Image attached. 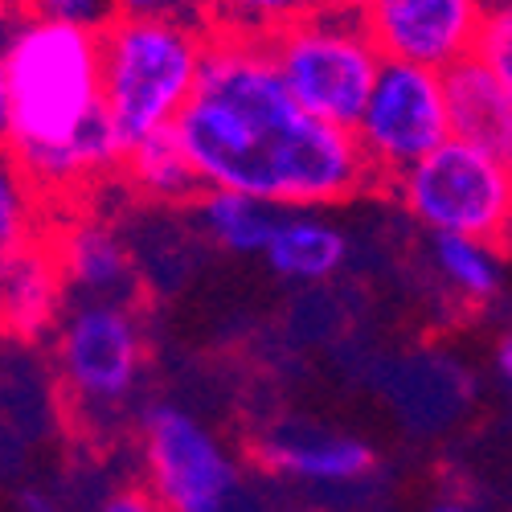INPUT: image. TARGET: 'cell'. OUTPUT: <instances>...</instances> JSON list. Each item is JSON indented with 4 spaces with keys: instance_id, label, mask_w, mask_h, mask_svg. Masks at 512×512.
<instances>
[{
    "instance_id": "6da1fadb",
    "label": "cell",
    "mask_w": 512,
    "mask_h": 512,
    "mask_svg": "<svg viewBox=\"0 0 512 512\" xmlns=\"http://www.w3.org/2000/svg\"><path fill=\"white\" fill-rule=\"evenodd\" d=\"M173 136L201 189L242 193L271 209H328L373 181L345 127L295 107L263 37L213 25Z\"/></svg>"
},
{
    "instance_id": "7a4b0ae2",
    "label": "cell",
    "mask_w": 512,
    "mask_h": 512,
    "mask_svg": "<svg viewBox=\"0 0 512 512\" xmlns=\"http://www.w3.org/2000/svg\"><path fill=\"white\" fill-rule=\"evenodd\" d=\"M9 144L37 197H66L119 168L123 148L99 107V33L13 13L0 29Z\"/></svg>"
},
{
    "instance_id": "3957f363",
    "label": "cell",
    "mask_w": 512,
    "mask_h": 512,
    "mask_svg": "<svg viewBox=\"0 0 512 512\" xmlns=\"http://www.w3.org/2000/svg\"><path fill=\"white\" fill-rule=\"evenodd\" d=\"M205 41L209 21L177 13L111 17L99 29V107L123 152L173 132L193 99Z\"/></svg>"
},
{
    "instance_id": "277c9868",
    "label": "cell",
    "mask_w": 512,
    "mask_h": 512,
    "mask_svg": "<svg viewBox=\"0 0 512 512\" xmlns=\"http://www.w3.org/2000/svg\"><path fill=\"white\" fill-rule=\"evenodd\" d=\"M263 46L295 107L345 132L357 123L373 78L386 62L369 41L361 17L324 5L263 37Z\"/></svg>"
},
{
    "instance_id": "5b68a950",
    "label": "cell",
    "mask_w": 512,
    "mask_h": 512,
    "mask_svg": "<svg viewBox=\"0 0 512 512\" xmlns=\"http://www.w3.org/2000/svg\"><path fill=\"white\" fill-rule=\"evenodd\" d=\"M410 218L435 238H472L504 250L512 234V160L463 140L439 144L431 156L394 177Z\"/></svg>"
},
{
    "instance_id": "8992f818",
    "label": "cell",
    "mask_w": 512,
    "mask_h": 512,
    "mask_svg": "<svg viewBox=\"0 0 512 512\" xmlns=\"http://www.w3.org/2000/svg\"><path fill=\"white\" fill-rule=\"evenodd\" d=\"M349 136L369 177H402L410 164L451 140L443 78L422 66L381 62Z\"/></svg>"
},
{
    "instance_id": "52a82bcc",
    "label": "cell",
    "mask_w": 512,
    "mask_h": 512,
    "mask_svg": "<svg viewBox=\"0 0 512 512\" xmlns=\"http://www.w3.org/2000/svg\"><path fill=\"white\" fill-rule=\"evenodd\" d=\"M144 328L132 304L82 300L58 328V369L82 410H115L144 373Z\"/></svg>"
},
{
    "instance_id": "ba28073f",
    "label": "cell",
    "mask_w": 512,
    "mask_h": 512,
    "mask_svg": "<svg viewBox=\"0 0 512 512\" xmlns=\"http://www.w3.org/2000/svg\"><path fill=\"white\" fill-rule=\"evenodd\" d=\"M144 480L160 512H226L238 467L193 414L156 406L144 418Z\"/></svg>"
},
{
    "instance_id": "9c48e42d",
    "label": "cell",
    "mask_w": 512,
    "mask_h": 512,
    "mask_svg": "<svg viewBox=\"0 0 512 512\" xmlns=\"http://www.w3.org/2000/svg\"><path fill=\"white\" fill-rule=\"evenodd\" d=\"M484 17L480 0H369L361 9V25L381 58L435 74L472 58Z\"/></svg>"
},
{
    "instance_id": "30bf717a",
    "label": "cell",
    "mask_w": 512,
    "mask_h": 512,
    "mask_svg": "<svg viewBox=\"0 0 512 512\" xmlns=\"http://www.w3.org/2000/svg\"><path fill=\"white\" fill-rule=\"evenodd\" d=\"M439 78L451 140L512 160V78L496 74L480 58H463Z\"/></svg>"
},
{
    "instance_id": "8fae6325",
    "label": "cell",
    "mask_w": 512,
    "mask_h": 512,
    "mask_svg": "<svg viewBox=\"0 0 512 512\" xmlns=\"http://www.w3.org/2000/svg\"><path fill=\"white\" fill-rule=\"evenodd\" d=\"M58 275L66 291H78L82 300H119L127 304V295L136 287L132 254L119 242V234L103 222H70L58 242H50Z\"/></svg>"
},
{
    "instance_id": "7c38bea8",
    "label": "cell",
    "mask_w": 512,
    "mask_h": 512,
    "mask_svg": "<svg viewBox=\"0 0 512 512\" xmlns=\"http://www.w3.org/2000/svg\"><path fill=\"white\" fill-rule=\"evenodd\" d=\"M259 463L300 484H357L373 472V447L353 435L279 431L259 443Z\"/></svg>"
},
{
    "instance_id": "4fadbf2b",
    "label": "cell",
    "mask_w": 512,
    "mask_h": 512,
    "mask_svg": "<svg viewBox=\"0 0 512 512\" xmlns=\"http://www.w3.org/2000/svg\"><path fill=\"white\" fill-rule=\"evenodd\" d=\"M66 283L50 242H33L0 267V328L13 336H41L62 320Z\"/></svg>"
},
{
    "instance_id": "5bb4252c",
    "label": "cell",
    "mask_w": 512,
    "mask_h": 512,
    "mask_svg": "<svg viewBox=\"0 0 512 512\" xmlns=\"http://www.w3.org/2000/svg\"><path fill=\"white\" fill-rule=\"evenodd\" d=\"M345 230L316 209H279L267 238V263L291 283H324L345 267Z\"/></svg>"
},
{
    "instance_id": "9a60e30c",
    "label": "cell",
    "mask_w": 512,
    "mask_h": 512,
    "mask_svg": "<svg viewBox=\"0 0 512 512\" xmlns=\"http://www.w3.org/2000/svg\"><path fill=\"white\" fill-rule=\"evenodd\" d=\"M119 168H123V177L152 201H189L201 189L173 132H160V136L132 144L123 152Z\"/></svg>"
},
{
    "instance_id": "2e32d148",
    "label": "cell",
    "mask_w": 512,
    "mask_h": 512,
    "mask_svg": "<svg viewBox=\"0 0 512 512\" xmlns=\"http://www.w3.org/2000/svg\"><path fill=\"white\" fill-rule=\"evenodd\" d=\"M197 213H201L205 234L218 242L222 250H234V254H263L279 209L254 201V197H242V193L205 189Z\"/></svg>"
},
{
    "instance_id": "e0dca14e",
    "label": "cell",
    "mask_w": 512,
    "mask_h": 512,
    "mask_svg": "<svg viewBox=\"0 0 512 512\" xmlns=\"http://www.w3.org/2000/svg\"><path fill=\"white\" fill-rule=\"evenodd\" d=\"M435 271L463 304H488L504 287V250L472 238H435Z\"/></svg>"
},
{
    "instance_id": "ac0fdd59",
    "label": "cell",
    "mask_w": 512,
    "mask_h": 512,
    "mask_svg": "<svg viewBox=\"0 0 512 512\" xmlns=\"http://www.w3.org/2000/svg\"><path fill=\"white\" fill-rule=\"evenodd\" d=\"M33 242H41V197L17 160L0 148V267Z\"/></svg>"
},
{
    "instance_id": "d6986e66",
    "label": "cell",
    "mask_w": 512,
    "mask_h": 512,
    "mask_svg": "<svg viewBox=\"0 0 512 512\" xmlns=\"http://www.w3.org/2000/svg\"><path fill=\"white\" fill-rule=\"evenodd\" d=\"M312 9H320V0H213L209 25L246 37H271L275 29L308 17Z\"/></svg>"
},
{
    "instance_id": "ffe728a7",
    "label": "cell",
    "mask_w": 512,
    "mask_h": 512,
    "mask_svg": "<svg viewBox=\"0 0 512 512\" xmlns=\"http://www.w3.org/2000/svg\"><path fill=\"white\" fill-rule=\"evenodd\" d=\"M29 17H41V21H54V25H74V29H91L99 33L115 13L107 0H25Z\"/></svg>"
},
{
    "instance_id": "44dd1931",
    "label": "cell",
    "mask_w": 512,
    "mask_h": 512,
    "mask_svg": "<svg viewBox=\"0 0 512 512\" xmlns=\"http://www.w3.org/2000/svg\"><path fill=\"white\" fill-rule=\"evenodd\" d=\"M472 58H480L496 74L512 78V9H500V13L484 17V25L476 33V46H472Z\"/></svg>"
},
{
    "instance_id": "7402d4cb",
    "label": "cell",
    "mask_w": 512,
    "mask_h": 512,
    "mask_svg": "<svg viewBox=\"0 0 512 512\" xmlns=\"http://www.w3.org/2000/svg\"><path fill=\"white\" fill-rule=\"evenodd\" d=\"M95 512H160V504H156L144 488H119V492H111Z\"/></svg>"
},
{
    "instance_id": "603a6c76",
    "label": "cell",
    "mask_w": 512,
    "mask_h": 512,
    "mask_svg": "<svg viewBox=\"0 0 512 512\" xmlns=\"http://www.w3.org/2000/svg\"><path fill=\"white\" fill-rule=\"evenodd\" d=\"M115 17H152V13H168V0H107Z\"/></svg>"
},
{
    "instance_id": "cb8c5ba5",
    "label": "cell",
    "mask_w": 512,
    "mask_h": 512,
    "mask_svg": "<svg viewBox=\"0 0 512 512\" xmlns=\"http://www.w3.org/2000/svg\"><path fill=\"white\" fill-rule=\"evenodd\" d=\"M168 13H177V17H193V21H209L213 0H168Z\"/></svg>"
},
{
    "instance_id": "d4e9b609",
    "label": "cell",
    "mask_w": 512,
    "mask_h": 512,
    "mask_svg": "<svg viewBox=\"0 0 512 512\" xmlns=\"http://www.w3.org/2000/svg\"><path fill=\"white\" fill-rule=\"evenodd\" d=\"M496 373H500V381L512 377V340H508V336L496 345Z\"/></svg>"
},
{
    "instance_id": "484cf974",
    "label": "cell",
    "mask_w": 512,
    "mask_h": 512,
    "mask_svg": "<svg viewBox=\"0 0 512 512\" xmlns=\"http://www.w3.org/2000/svg\"><path fill=\"white\" fill-rule=\"evenodd\" d=\"M324 9H336V13H353V17H361V9L369 5V0H320Z\"/></svg>"
},
{
    "instance_id": "4316f807",
    "label": "cell",
    "mask_w": 512,
    "mask_h": 512,
    "mask_svg": "<svg viewBox=\"0 0 512 512\" xmlns=\"http://www.w3.org/2000/svg\"><path fill=\"white\" fill-rule=\"evenodd\" d=\"M21 504H25V512H54L50 496H41V492H25V496H21Z\"/></svg>"
},
{
    "instance_id": "83f0119b",
    "label": "cell",
    "mask_w": 512,
    "mask_h": 512,
    "mask_svg": "<svg viewBox=\"0 0 512 512\" xmlns=\"http://www.w3.org/2000/svg\"><path fill=\"white\" fill-rule=\"evenodd\" d=\"M9 144V103H5V87H0V148Z\"/></svg>"
},
{
    "instance_id": "f1b7e54d",
    "label": "cell",
    "mask_w": 512,
    "mask_h": 512,
    "mask_svg": "<svg viewBox=\"0 0 512 512\" xmlns=\"http://www.w3.org/2000/svg\"><path fill=\"white\" fill-rule=\"evenodd\" d=\"M431 512H472V504H463V500H443V504H435Z\"/></svg>"
},
{
    "instance_id": "f546056e",
    "label": "cell",
    "mask_w": 512,
    "mask_h": 512,
    "mask_svg": "<svg viewBox=\"0 0 512 512\" xmlns=\"http://www.w3.org/2000/svg\"><path fill=\"white\" fill-rule=\"evenodd\" d=\"M484 5V13H500V9H508V0H480Z\"/></svg>"
},
{
    "instance_id": "4dcf8cb0",
    "label": "cell",
    "mask_w": 512,
    "mask_h": 512,
    "mask_svg": "<svg viewBox=\"0 0 512 512\" xmlns=\"http://www.w3.org/2000/svg\"><path fill=\"white\" fill-rule=\"evenodd\" d=\"M9 17H13V9L5 5V0H0V29H5V25H9Z\"/></svg>"
},
{
    "instance_id": "1f68e13d",
    "label": "cell",
    "mask_w": 512,
    "mask_h": 512,
    "mask_svg": "<svg viewBox=\"0 0 512 512\" xmlns=\"http://www.w3.org/2000/svg\"><path fill=\"white\" fill-rule=\"evenodd\" d=\"M5 5H9V9H25V0H5Z\"/></svg>"
}]
</instances>
